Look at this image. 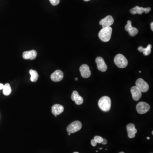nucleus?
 <instances>
[{
    "label": "nucleus",
    "mask_w": 153,
    "mask_h": 153,
    "mask_svg": "<svg viewBox=\"0 0 153 153\" xmlns=\"http://www.w3.org/2000/svg\"><path fill=\"white\" fill-rule=\"evenodd\" d=\"M112 29L111 27L103 28L99 33L100 39L104 42L109 41L111 39Z\"/></svg>",
    "instance_id": "1"
},
{
    "label": "nucleus",
    "mask_w": 153,
    "mask_h": 153,
    "mask_svg": "<svg viewBox=\"0 0 153 153\" xmlns=\"http://www.w3.org/2000/svg\"><path fill=\"white\" fill-rule=\"evenodd\" d=\"M98 106L104 112L109 111L111 108V99L108 96H104L99 100Z\"/></svg>",
    "instance_id": "2"
},
{
    "label": "nucleus",
    "mask_w": 153,
    "mask_h": 153,
    "mask_svg": "<svg viewBox=\"0 0 153 153\" xmlns=\"http://www.w3.org/2000/svg\"><path fill=\"white\" fill-rule=\"evenodd\" d=\"M114 62L116 65L120 68H125L127 66L128 61L122 54H118L115 56Z\"/></svg>",
    "instance_id": "3"
},
{
    "label": "nucleus",
    "mask_w": 153,
    "mask_h": 153,
    "mask_svg": "<svg viewBox=\"0 0 153 153\" xmlns=\"http://www.w3.org/2000/svg\"><path fill=\"white\" fill-rule=\"evenodd\" d=\"M82 125L79 121H75L71 122L67 128V131L70 133H75L80 130L82 128Z\"/></svg>",
    "instance_id": "4"
},
{
    "label": "nucleus",
    "mask_w": 153,
    "mask_h": 153,
    "mask_svg": "<svg viewBox=\"0 0 153 153\" xmlns=\"http://www.w3.org/2000/svg\"><path fill=\"white\" fill-rule=\"evenodd\" d=\"M137 112L140 114H144L149 111L150 106L147 103L145 102H139L136 106Z\"/></svg>",
    "instance_id": "5"
},
{
    "label": "nucleus",
    "mask_w": 153,
    "mask_h": 153,
    "mask_svg": "<svg viewBox=\"0 0 153 153\" xmlns=\"http://www.w3.org/2000/svg\"><path fill=\"white\" fill-rule=\"evenodd\" d=\"M136 86L142 92H146L149 90V85L142 78H139L136 81Z\"/></svg>",
    "instance_id": "6"
},
{
    "label": "nucleus",
    "mask_w": 153,
    "mask_h": 153,
    "mask_svg": "<svg viewBox=\"0 0 153 153\" xmlns=\"http://www.w3.org/2000/svg\"><path fill=\"white\" fill-rule=\"evenodd\" d=\"M151 10V8L150 7L144 8L142 7H139L136 6L135 7L130 9V13L132 15H135L138 14L139 15H141L145 12L146 14L148 13Z\"/></svg>",
    "instance_id": "7"
},
{
    "label": "nucleus",
    "mask_w": 153,
    "mask_h": 153,
    "mask_svg": "<svg viewBox=\"0 0 153 153\" xmlns=\"http://www.w3.org/2000/svg\"><path fill=\"white\" fill-rule=\"evenodd\" d=\"M96 62L97 67L99 70L102 72H105L107 70V66L104 60L101 57H98L96 58Z\"/></svg>",
    "instance_id": "8"
},
{
    "label": "nucleus",
    "mask_w": 153,
    "mask_h": 153,
    "mask_svg": "<svg viewBox=\"0 0 153 153\" xmlns=\"http://www.w3.org/2000/svg\"><path fill=\"white\" fill-rule=\"evenodd\" d=\"M114 20L111 15H108L100 22V24L102 25L103 28L109 27L113 24Z\"/></svg>",
    "instance_id": "9"
},
{
    "label": "nucleus",
    "mask_w": 153,
    "mask_h": 153,
    "mask_svg": "<svg viewBox=\"0 0 153 153\" xmlns=\"http://www.w3.org/2000/svg\"><path fill=\"white\" fill-rule=\"evenodd\" d=\"M80 71L81 76L85 78H87L90 77L91 72L90 69V67L86 64H83L80 68Z\"/></svg>",
    "instance_id": "10"
},
{
    "label": "nucleus",
    "mask_w": 153,
    "mask_h": 153,
    "mask_svg": "<svg viewBox=\"0 0 153 153\" xmlns=\"http://www.w3.org/2000/svg\"><path fill=\"white\" fill-rule=\"evenodd\" d=\"M128 135L129 138H133L135 137V134L138 132V130L135 128V125L133 123H130L127 126Z\"/></svg>",
    "instance_id": "11"
},
{
    "label": "nucleus",
    "mask_w": 153,
    "mask_h": 153,
    "mask_svg": "<svg viewBox=\"0 0 153 153\" xmlns=\"http://www.w3.org/2000/svg\"><path fill=\"white\" fill-rule=\"evenodd\" d=\"M131 92L133 99L135 101H138L141 98L142 95V92L136 86H134L132 87L131 89Z\"/></svg>",
    "instance_id": "12"
},
{
    "label": "nucleus",
    "mask_w": 153,
    "mask_h": 153,
    "mask_svg": "<svg viewBox=\"0 0 153 153\" xmlns=\"http://www.w3.org/2000/svg\"><path fill=\"white\" fill-rule=\"evenodd\" d=\"M63 74L60 70H56L51 75V79L54 82H57L61 81L63 80Z\"/></svg>",
    "instance_id": "13"
},
{
    "label": "nucleus",
    "mask_w": 153,
    "mask_h": 153,
    "mask_svg": "<svg viewBox=\"0 0 153 153\" xmlns=\"http://www.w3.org/2000/svg\"><path fill=\"white\" fill-rule=\"evenodd\" d=\"M37 53L35 50H32L29 51H24L23 54V57L24 59L33 60L35 59Z\"/></svg>",
    "instance_id": "14"
},
{
    "label": "nucleus",
    "mask_w": 153,
    "mask_h": 153,
    "mask_svg": "<svg viewBox=\"0 0 153 153\" xmlns=\"http://www.w3.org/2000/svg\"><path fill=\"white\" fill-rule=\"evenodd\" d=\"M71 99L73 101H75V104L78 105L82 104L84 103V99L79 95L78 93L76 91H75L72 92Z\"/></svg>",
    "instance_id": "15"
},
{
    "label": "nucleus",
    "mask_w": 153,
    "mask_h": 153,
    "mask_svg": "<svg viewBox=\"0 0 153 153\" xmlns=\"http://www.w3.org/2000/svg\"><path fill=\"white\" fill-rule=\"evenodd\" d=\"M64 111V107L60 104L54 105L51 108V112L55 115H58L62 113Z\"/></svg>",
    "instance_id": "16"
},
{
    "label": "nucleus",
    "mask_w": 153,
    "mask_h": 153,
    "mask_svg": "<svg viewBox=\"0 0 153 153\" xmlns=\"http://www.w3.org/2000/svg\"><path fill=\"white\" fill-rule=\"evenodd\" d=\"M152 48V45L149 44L147 47L146 48H144L142 46H140L138 48V51L140 52H143V55L145 56H148L151 53V49Z\"/></svg>",
    "instance_id": "17"
},
{
    "label": "nucleus",
    "mask_w": 153,
    "mask_h": 153,
    "mask_svg": "<svg viewBox=\"0 0 153 153\" xmlns=\"http://www.w3.org/2000/svg\"><path fill=\"white\" fill-rule=\"evenodd\" d=\"M29 73L31 75V81L33 82H36L39 77L38 73L36 71L31 69L29 71Z\"/></svg>",
    "instance_id": "18"
},
{
    "label": "nucleus",
    "mask_w": 153,
    "mask_h": 153,
    "mask_svg": "<svg viewBox=\"0 0 153 153\" xmlns=\"http://www.w3.org/2000/svg\"><path fill=\"white\" fill-rule=\"evenodd\" d=\"M3 90V94L6 96H8L12 92V89L9 84H6L4 85Z\"/></svg>",
    "instance_id": "19"
},
{
    "label": "nucleus",
    "mask_w": 153,
    "mask_h": 153,
    "mask_svg": "<svg viewBox=\"0 0 153 153\" xmlns=\"http://www.w3.org/2000/svg\"><path fill=\"white\" fill-rule=\"evenodd\" d=\"M128 32L130 36L133 37L136 35L138 34V30L136 28L132 27L130 30L128 31Z\"/></svg>",
    "instance_id": "20"
},
{
    "label": "nucleus",
    "mask_w": 153,
    "mask_h": 153,
    "mask_svg": "<svg viewBox=\"0 0 153 153\" xmlns=\"http://www.w3.org/2000/svg\"><path fill=\"white\" fill-rule=\"evenodd\" d=\"M132 27V21H127V24L125 26V29L126 31H128Z\"/></svg>",
    "instance_id": "21"
},
{
    "label": "nucleus",
    "mask_w": 153,
    "mask_h": 153,
    "mask_svg": "<svg viewBox=\"0 0 153 153\" xmlns=\"http://www.w3.org/2000/svg\"><path fill=\"white\" fill-rule=\"evenodd\" d=\"M94 139L96 141V142H97V143H102L103 140H104V139H103L102 137L98 136H95V137H94Z\"/></svg>",
    "instance_id": "22"
},
{
    "label": "nucleus",
    "mask_w": 153,
    "mask_h": 153,
    "mask_svg": "<svg viewBox=\"0 0 153 153\" xmlns=\"http://www.w3.org/2000/svg\"><path fill=\"white\" fill-rule=\"evenodd\" d=\"M53 6H56L60 3V0H49Z\"/></svg>",
    "instance_id": "23"
},
{
    "label": "nucleus",
    "mask_w": 153,
    "mask_h": 153,
    "mask_svg": "<svg viewBox=\"0 0 153 153\" xmlns=\"http://www.w3.org/2000/svg\"><path fill=\"white\" fill-rule=\"evenodd\" d=\"M91 145L92 146L94 147L95 146H96L97 144V142H96V141H95L94 139L92 140L91 142Z\"/></svg>",
    "instance_id": "24"
},
{
    "label": "nucleus",
    "mask_w": 153,
    "mask_h": 153,
    "mask_svg": "<svg viewBox=\"0 0 153 153\" xmlns=\"http://www.w3.org/2000/svg\"><path fill=\"white\" fill-rule=\"evenodd\" d=\"M107 140H106V139H104V140H103V142H102V143H102V144H104V145H106V144H107Z\"/></svg>",
    "instance_id": "25"
},
{
    "label": "nucleus",
    "mask_w": 153,
    "mask_h": 153,
    "mask_svg": "<svg viewBox=\"0 0 153 153\" xmlns=\"http://www.w3.org/2000/svg\"><path fill=\"white\" fill-rule=\"evenodd\" d=\"M4 87V85L3 84H0V90H3Z\"/></svg>",
    "instance_id": "26"
},
{
    "label": "nucleus",
    "mask_w": 153,
    "mask_h": 153,
    "mask_svg": "<svg viewBox=\"0 0 153 153\" xmlns=\"http://www.w3.org/2000/svg\"><path fill=\"white\" fill-rule=\"evenodd\" d=\"M151 29H152V31H153V23L152 22L151 23Z\"/></svg>",
    "instance_id": "27"
},
{
    "label": "nucleus",
    "mask_w": 153,
    "mask_h": 153,
    "mask_svg": "<svg viewBox=\"0 0 153 153\" xmlns=\"http://www.w3.org/2000/svg\"><path fill=\"white\" fill-rule=\"evenodd\" d=\"M85 1H90V0H84Z\"/></svg>",
    "instance_id": "28"
},
{
    "label": "nucleus",
    "mask_w": 153,
    "mask_h": 153,
    "mask_svg": "<svg viewBox=\"0 0 153 153\" xmlns=\"http://www.w3.org/2000/svg\"><path fill=\"white\" fill-rule=\"evenodd\" d=\"M147 139L148 140H149V139H150V138H149V137H147Z\"/></svg>",
    "instance_id": "29"
},
{
    "label": "nucleus",
    "mask_w": 153,
    "mask_h": 153,
    "mask_svg": "<svg viewBox=\"0 0 153 153\" xmlns=\"http://www.w3.org/2000/svg\"><path fill=\"white\" fill-rule=\"evenodd\" d=\"M68 135H71V133H68Z\"/></svg>",
    "instance_id": "30"
},
{
    "label": "nucleus",
    "mask_w": 153,
    "mask_h": 153,
    "mask_svg": "<svg viewBox=\"0 0 153 153\" xmlns=\"http://www.w3.org/2000/svg\"><path fill=\"white\" fill-rule=\"evenodd\" d=\"M75 80H78V78H75Z\"/></svg>",
    "instance_id": "31"
},
{
    "label": "nucleus",
    "mask_w": 153,
    "mask_h": 153,
    "mask_svg": "<svg viewBox=\"0 0 153 153\" xmlns=\"http://www.w3.org/2000/svg\"><path fill=\"white\" fill-rule=\"evenodd\" d=\"M73 153H79L78 152H74Z\"/></svg>",
    "instance_id": "32"
},
{
    "label": "nucleus",
    "mask_w": 153,
    "mask_h": 153,
    "mask_svg": "<svg viewBox=\"0 0 153 153\" xmlns=\"http://www.w3.org/2000/svg\"><path fill=\"white\" fill-rule=\"evenodd\" d=\"M119 153H125L123 152H120Z\"/></svg>",
    "instance_id": "33"
},
{
    "label": "nucleus",
    "mask_w": 153,
    "mask_h": 153,
    "mask_svg": "<svg viewBox=\"0 0 153 153\" xmlns=\"http://www.w3.org/2000/svg\"><path fill=\"white\" fill-rule=\"evenodd\" d=\"M139 72H140V73H141V71H139Z\"/></svg>",
    "instance_id": "34"
},
{
    "label": "nucleus",
    "mask_w": 153,
    "mask_h": 153,
    "mask_svg": "<svg viewBox=\"0 0 153 153\" xmlns=\"http://www.w3.org/2000/svg\"><path fill=\"white\" fill-rule=\"evenodd\" d=\"M99 149H101H101H102V148H100Z\"/></svg>",
    "instance_id": "35"
},
{
    "label": "nucleus",
    "mask_w": 153,
    "mask_h": 153,
    "mask_svg": "<svg viewBox=\"0 0 153 153\" xmlns=\"http://www.w3.org/2000/svg\"><path fill=\"white\" fill-rule=\"evenodd\" d=\"M57 115H55V117H57Z\"/></svg>",
    "instance_id": "36"
}]
</instances>
